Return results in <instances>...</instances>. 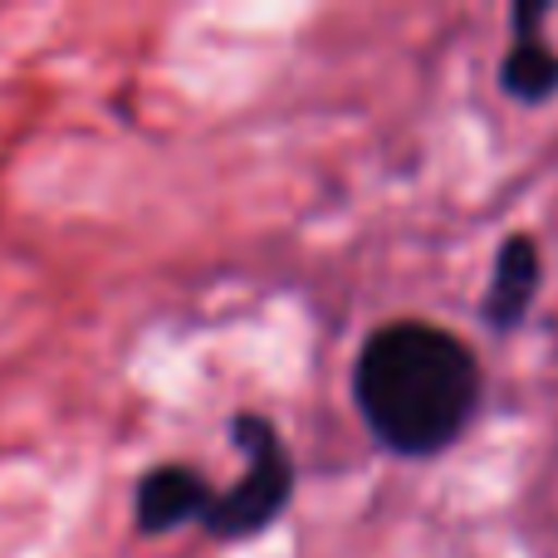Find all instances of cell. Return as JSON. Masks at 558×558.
Wrapping results in <instances>:
<instances>
[{"instance_id": "obj_1", "label": "cell", "mask_w": 558, "mask_h": 558, "mask_svg": "<svg viewBox=\"0 0 558 558\" xmlns=\"http://www.w3.org/2000/svg\"><path fill=\"white\" fill-rule=\"evenodd\" d=\"M348 387L373 441L402 461H422L465 436L485 377L461 333L426 318H392L363 338Z\"/></svg>"}, {"instance_id": "obj_2", "label": "cell", "mask_w": 558, "mask_h": 558, "mask_svg": "<svg viewBox=\"0 0 558 558\" xmlns=\"http://www.w3.org/2000/svg\"><path fill=\"white\" fill-rule=\"evenodd\" d=\"M231 441L245 456V475L216 495L202 530L221 544H245L270 530L284 514V505L294 500V456H289L279 426L260 412L231 416Z\"/></svg>"}, {"instance_id": "obj_3", "label": "cell", "mask_w": 558, "mask_h": 558, "mask_svg": "<svg viewBox=\"0 0 558 558\" xmlns=\"http://www.w3.org/2000/svg\"><path fill=\"white\" fill-rule=\"evenodd\" d=\"M216 495L221 485H211L202 475V465H186V461H162L153 471L137 475L133 485V524L137 534H162L182 530V524H202L211 514Z\"/></svg>"}, {"instance_id": "obj_4", "label": "cell", "mask_w": 558, "mask_h": 558, "mask_svg": "<svg viewBox=\"0 0 558 558\" xmlns=\"http://www.w3.org/2000/svg\"><path fill=\"white\" fill-rule=\"evenodd\" d=\"M549 20V5H514L510 10V49L500 59V88L524 108H539L558 94V49L544 45L539 25Z\"/></svg>"}, {"instance_id": "obj_5", "label": "cell", "mask_w": 558, "mask_h": 558, "mask_svg": "<svg viewBox=\"0 0 558 558\" xmlns=\"http://www.w3.org/2000/svg\"><path fill=\"white\" fill-rule=\"evenodd\" d=\"M539 245L530 241V235H510V241L500 245V255H495V270H490V284H485L481 294V318L490 328H514L524 324V314H530L534 294H539Z\"/></svg>"}]
</instances>
